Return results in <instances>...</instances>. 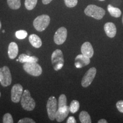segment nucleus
<instances>
[{"label": "nucleus", "instance_id": "f257e3e1", "mask_svg": "<svg viewBox=\"0 0 123 123\" xmlns=\"http://www.w3.org/2000/svg\"><path fill=\"white\" fill-rule=\"evenodd\" d=\"M84 13L87 16L91 17L95 19H101L105 14V12L102 7H99L95 5H89L84 10Z\"/></svg>", "mask_w": 123, "mask_h": 123}, {"label": "nucleus", "instance_id": "f03ea898", "mask_svg": "<svg viewBox=\"0 0 123 123\" xmlns=\"http://www.w3.org/2000/svg\"><path fill=\"white\" fill-rule=\"evenodd\" d=\"M21 104L25 110L31 111H33L35 107V101L31 97L29 90H26L23 92L21 99Z\"/></svg>", "mask_w": 123, "mask_h": 123}, {"label": "nucleus", "instance_id": "7ed1b4c3", "mask_svg": "<svg viewBox=\"0 0 123 123\" xmlns=\"http://www.w3.org/2000/svg\"><path fill=\"white\" fill-rule=\"evenodd\" d=\"M50 22V18L48 15L43 14L38 16L34 20L33 26L38 31H43L48 27Z\"/></svg>", "mask_w": 123, "mask_h": 123}, {"label": "nucleus", "instance_id": "20e7f679", "mask_svg": "<svg viewBox=\"0 0 123 123\" xmlns=\"http://www.w3.org/2000/svg\"><path fill=\"white\" fill-rule=\"evenodd\" d=\"M51 62L55 71H59L62 68L64 65V58L61 50L56 49L53 52L51 55Z\"/></svg>", "mask_w": 123, "mask_h": 123}, {"label": "nucleus", "instance_id": "39448f33", "mask_svg": "<svg viewBox=\"0 0 123 123\" xmlns=\"http://www.w3.org/2000/svg\"><path fill=\"white\" fill-rule=\"evenodd\" d=\"M23 68L27 73L32 76H38L42 73V67L37 62L24 63Z\"/></svg>", "mask_w": 123, "mask_h": 123}, {"label": "nucleus", "instance_id": "423d86ee", "mask_svg": "<svg viewBox=\"0 0 123 123\" xmlns=\"http://www.w3.org/2000/svg\"><path fill=\"white\" fill-rule=\"evenodd\" d=\"M12 78L10 71L7 66H5L0 68V83L4 87L10 86L12 83Z\"/></svg>", "mask_w": 123, "mask_h": 123}, {"label": "nucleus", "instance_id": "0eeeda50", "mask_svg": "<svg viewBox=\"0 0 123 123\" xmlns=\"http://www.w3.org/2000/svg\"><path fill=\"white\" fill-rule=\"evenodd\" d=\"M47 114L51 120H54L55 119V115L57 111V100L54 96H51L49 98L47 102Z\"/></svg>", "mask_w": 123, "mask_h": 123}, {"label": "nucleus", "instance_id": "6e6552de", "mask_svg": "<svg viewBox=\"0 0 123 123\" xmlns=\"http://www.w3.org/2000/svg\"><path fill=\"white\" fill-rule=\"evenodd\" d=\"M96 74V69L91 67L86 72L81 80V86L83 87H87L92 83Z\"/></svg>", "mask_w": 123, "mask_h": 123}, {"label": "nucleus", "instance_id": "1a4fd4ad", "mask_svg": "<svg viewBox=\"0 0 123 123\" xmlns=\"http://www.w3.org/2000/svg\"><path fill=\"white\" fill-rule=\"evenodd\" d=\"M67 37V30L64 27L58 29L54 37V41L56 44L60 45L65 42Z\"/></svg>", "mask_w": 123, "mask_h": 123}, {"label": "nucleus", "instance_id": "9d476101", "mask_svg": "<svg viewBox=\"0 0 123 123\" xmlns=\"http://www.w3.org/2000/svg\"><path fill=\"white\" fill-rule=\"evenodd\" d=\"M23 93V87L20 84H15L13 86L11 91V99L13 103H17L21 100Z\"/></svg>", "mask_w": 123, "mask_h": 123}, {"label": "nucleus", "instance_id": "9b49d317", "mask_svg": "<svg viewBox=\"0 0 123 123\" xmlns=\"http://www.w3.org/2000/svg\"><path fill=\"white\" fill-rule=\"evenodd\" d=\"M69 112H70V108L67 105L64 107L58 108L55 115L56 120L59 123L62 122L68 116Z\"/></svg>", "mask_w": 123, "mask_h": 123}, {"label": "nucleus", "instance_id": "f8f14e48", "mask_svg": "<svg viewBox=\"0 0 123 123\" xmlns=\"http://www.w3.org/2000/svg\"><path fill=\"white\" fill-rule=\"evenodd\" d=\"M90 63V58L83 54H79L75 59V66L76 68H80L88 65Z\"/></svg>", "mask_w": 123, "mask_h": 123}, {"label": "nucleus", "instance_id": "ddd939ff", "mask_svg": "<svg viewBox=\"0 0 123 123\" xmlns=\"http://www.w3.org/2000/svg\"><path fill=\"white\" fill-rule=\"evenodd\" d=\"M81 52L82 54L88 58H92L93 55V49L92 44L88 42H84L81 47Z\"/></svg>", "mask_w": 123, "mask_h": 123}, {"label": "nucleus", "instance_id": "4468645a", "mask_svg": "<svg viewBox=\"0 0 123 123\" xmlns=\"http://www.w3.org/2000/svg\"><path fill=\"white\" fill-rule=\"evenodd\" d=\"M104 30L106 34L108 37L114 38L116 34V27L115 25L112 22L106 23L104 26Z\"/></svg>", "mask_w": 123, "mask_h": 123}, {"label": "nucleus", "instance_id": "2eb2a0df", "mask_svg": "<svg viewBox=\"0 0 123 123\" xmlns=\"http://www.w3.org/2000/svg\"><path fill=\"white\" fill-rule=\"evenodd\" d=\"M18 54V47L15 42H11L8 47V55L10 59H13L17 57Z\"/></svg>", "mask_w": 123, "mask_h": 123}, {"label": "nucleus", "instance_id": "dca6fc26", "mask_svg": "<svg viewBox=\"0 0 123 123\" xmlns=\"http://www.w3.org/2000/svg\"><path fill=\"white\" fill-rule=\"evenodd\" d=\"M38 58L35 56H29L28 55L22 54L19 56L18 59L17 61L21 63H27V62H37Z\"/></svg>", "mask_w": 123, "mask_h": 123}, {"label": "nucleus", "instance_id": "f3484780", "mask_svg": "<svg viewBox=\"0 0 123 123\" xmlns=\"http://www.w3.org/2000/svg\"><path fill=\"white\" fill-rule=\"evenodd\" d=\"M29 40L31 44L35 48H39L42 44V41H41V39L39 38V37L37 35L34 34H31L29 36Z\"/></svg>", "mask_w": 123, "mask_h": 123}, {"label": "nucleus", "instance_id": "a211bd4d", "mask_svg": "<svg viewBox=\"0 0 123 123\" xmlns=\"http://www.w3.org/2000/svg\"><path fill=\"white\" fill-rule=\"evenodd\" d=\"M107 9L111 15L113 17L119 18L121 16V12L120 9L117 8V7L113 6L111 5H108L107 7Z\"/></svg>", "mask_w": 123, "mask_h": 123}, {"label": "nucleus", "instance_id": "6ab92c4d", "mask_svg": "<svg viewBox=\"0 0 123 123\" xmlns=\"http://www.w3.org/2000/svg\"><path fill=\"white\" fill-rule=\"evenodd\" d=\"M79 120L82 123H91L92 122L90 115L86 111H81L79 114Z\"/></svg>", "mask_w": 123, "mask_h": 123}, {"label": "nucleus", "instance_id": "aec40b11", "mask_svg": "<svg viewBox=\"0 0 123 123\" xmlns=\"http://www.w3.org/2000/svg\"><path fill=\"white\" fill-rule=\"evenodd\" d=\"M9 7L13 10H17L21 7V0H7Z\"/></svg>", "mask_w": 123, "mask_h": 123}, {"label": "nucleus", "instance_id": "412c9836", "mask_svg": "<svg viewBox=\"0 0 123 123\" xmlns=\"http://www.w3.org/2000/svg\"><path fill=\"white\" fill-rule=\"evenodd\" d=\"M38 0H25V6L27 10H31L36 6Z\"/></svg>", "mask_w": 123, "mask_h": 123}, {"label": "nucleus", "instance_id": "4be33fe9", "mask_svg": "<svg viewBox=\"0 0 123 123\" xmlns=\"http://www.w3.org/2000/svg\"><path fill=\"white\" fill-rule=\"evenodd\" d=\"M80 104L79 102L77 100H73L71 103L70 108V112H71L72 113H75V112H78V110H79Z\"/></svg>", "mask_w": 123, "mask_h": 123}, {"label": "nucleus", "instance_id": "5701e85b", "mask_svg": "<svg viewBox=\"0 0 123 123\" xmlns=\"http://www.w3.org/2000/svg\"><path fill=\"white\" fill-rule=\"evenodd\" d=\"M67 105V98L66 95L62 94L59 98V103H58V108L64 107Z\"/></svg>", "mask_w": 123, "mask_h": 123}, {"label": "nucleus", "instance_id": "b1692460", "mask_svg": "<svg viewBox=\"0 0 123 123\" xmlns=\"http://www.w3.org/2000/svg\"><path fill=\"white\" fill-rule=\"evenodd\" d=\"M27 36V33L26 31L21 30L15 33V37L19 39H24L25 38H26Z\"/></svg>", "mask_w": 123, "mask_h": 123}, {"label": "nucleus", "instance_id": "393cba45", "mask_svg": "<svg viewBox=\"0 0 123 123\" xmlns=\"http://www.w3.org/2000/svg\"><path fill=\"white\" fill-rule=\"evenodd\" d=\"M3 123H14L13 117L11 114L7 113L4 115L3 117Z\"/></svg>", "mask_w": 123, "mask_h": 123}, {"label": "nucleus", "instance_id": "a878e982", "mask_svg": "<svg viewBox=\"0 0 123 123\" xmlns=\"http://www.w3.org/2000/svg\"><path fill=\"white\" fill-rule=\"evenodd\" d=\"M66 6L68 7H74L78 4V0H64Z\"/></svg>", "mask_w": 123, "mask_h": 123}, {"label": "nucleus", "instance_id": "bb28decb", "mask_svg": "<svg viewBox=\"0 0 123 123\" xmlns=\"http://www.w3.org/2000/svg\"><path fill=\"white\" fill-rule=\"evenodd\" d=\"M35 121L33 119H30L28 117H25L24 119L19 120L18 121V123H35Z\"/></svg>", "mask_w": 123, "mask_h": 123}, {"label": "nucleus", "instance_id": "cd10ccee", "mask_svg": "<svg viewBox=\"0 0 123 123\" xmlns=\"http://www.w3.org/2000/svg\"><path fill=\"white\" fill-rule=\"evenodd\" d=\"M116 107L119 112L123 113V100L118 101L116 103Z\"/></svg>", "mask_w": 123, "mask_h": 123}, {"label": "nucleus", "instance_id": "c85d7f7f", "mask_svg": "<svg viewBox=\"0 0 123 123\" xmlns=\"http://www.w3.org/2000/svg\"><path fill=\"white\" fill-rule=\"evenodd\" d=\"M67 123H76V120L74 118V117L73 116H70V117L68 118V120L67 121Z\"/></svg>", "mask_w": 123, "mask_h": 123}, {"label": "nucleus", "instance_id": "c756f323", "mask_svg": "<svg viewBox=\"0 0 123 123\" xmlns=\"http://www.w3.org/2000/svg\"><path fill=\"white\" fill-rule=\"evenodd\" d=\"M53 0H42V3L44 5H47L49 4V3H50Z\"/></svg>", "mask_w": 123, "mask_h": 123}, {"label": "nucleus", "instance_id": "7c9ffc66", "mask_svg": "<svg viewBox=\"0 0 123 123\" xmlns=\"http://www.w3.org/2000/svg\"><path fill=\"white\" fill-rule=\"evenodd\" d=\"M108 122L105 119H101L98 121V123H107Z\"/></svg>", "mask_w": 123, "mask_h": 123}, {"label": "nucleus", "instance_id": "2f4dec72", "mask_svg": "<svg viewBox=\"0 0 123 123\" xmlns=\"http://www.w3.org/2000/svg\"><path fill=\"white\" fill-rule=\"evenodd\" d=\"M1 26H2V25H1V21H0V29H1Z\"/></svg>", "mask_w": 123, "mask_h": 123}, {"label": "nucleus", "instance_id": "473e14b6", "mask_svg": "<svg viewBox=\"0 0 123 123\" xmlns=\"http://www.w3.org/2000/svg\"><path fill=\"white\" fill-rule=\"evenodd\" d=\"M99 1H105V0H99Z\"/></svg>", "mask_w": 123, "mask_h": 123}, {"label": "nucleus", "instance_id": "72a5a7b5", "mask_svg": "<svg viewBox=\"0 0 123 123\" xmlns=\"http://www.w3.org/2000/svg\"><path fill=\"white\" fill-rule=\"evenodd\" d=\"M5 30H2V33H5Z\"/></svg>", "mask_w": 123, "mask_h": 123}, {"label": "nucleus", "instance_id": "f704fd0d", "mask_svg": "<svg viewBox=\"0 0 123 123\" xmlns=\"http://www.w3.org/2000/svg\"><path fill=\"white\" fill-rule=\"evenodd\" d=\"M122 22H123V18H122Z\"/></svg>", "mask_w": 123, "mask_h": 123}, {"label": "nucleus", "instance_id": "c9c22d12", "mask_svg": "<svg viewBox=\"0 0 123 123\" xmlns=\"http://www.w3.org/2000/svg\"><path fill=\"white\" fill-rule=\"evenodd\" d=\"M0 97H1V92H0Z\"/></svg>", "mask_w": 123, "mask_h": 123}]
</instances>
